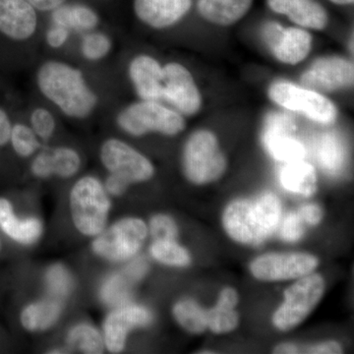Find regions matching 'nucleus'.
<instances>
[{
  "instance_id": "43",
  "label": "nucleus",
  "mask_w": 354,
  "mask_h": 354,
  "mask_svg": "<svg viewBox=\"0 0 354 354\" xmlns=\"http://www.w3.org/2000/svg\"><path fill=\"white\" fill-rule=\"evenodd\" d=\"M11 128L12 125L8 115L0 109V147L6 146L10 141Z\"/></svg>"
},
{
  "instance_id": "16",
  "label": "nucleus",
  "mask_w": 354,
  "mask_h": 354,
  "mask_svg": "<svg viewBox=\"0 0 354 354\" xmlns=\"http://www.w3.org/2000/svg\"><path fill=\"white\" fill-rule=\"evenodd\" d=\"M192 0H134L137 17L153 29H165L176 24L192 8Z\"/></svg>"
},
{
  "instance_id": "45",
  "label": "nucleus",
  "mask_w": 354,
  "mask_h": 354,
  "mask_svg": "<svg viewBox=\"0 0 354 354\" xmlns=\"http://www.w3.org/2000/svg\"><path fill=\"white\" fill-rule=\"evenodd\" d=\"M26 1L29 2L36 10L53 11L65 3L66 0H26Z\"/></svg>"
},
{
  "instance_id": "21",
  "label": "nucleus",
  "mask_w": 354,
  "mask_h": 354,
  "mask_svg": "<svg viewBox=\"0 0 354 354\" xmlns=\"http://www.w3.org/2000/svg\"><path fill=\"white\" fill-rule=\"evenodd\" d=\"M312 48V37L300 28H283L271 50L279 62L295 65L304 60Z\"/></svg>"
},
{
  "instance_id": "11",
  "label": "nucleus",
  "mask_w": 354,
  "mask_h": 354,
  "mask_svg": "<svg viewBox=\"0 0 354 354\" xmlns=\"http://www.w3.org/2000/svg\"><path fill=\"white\" fill-rule=\"evenodd\" d=\"M162 99L184 115H193L201 109V94L194 78L183 65L176 62L162 67Z\"/></svg>"
},
{
  "instance_id": "15",
  "label": "nucleus",
  "mask_w": 354,
  "mask_h": 354,
  "mask_svg": "<svg viewBox=\"0 0 354 354\" xmlns=\"http://www.w3.org/2000/svg\"><path fill=\"white\" fill-rule=\"evenodd\" d=\"M37 10L26 0H0V32L15 41H25L35 34Z\"/></svg>"
},
{
  "instance_id": "5",
  "label": "nucleus",
  "mask_w": 354,
  "mask_h": 354,
  "mask_svg": "<svg viewBox=\"0 0 354 354\" xmlns=\"http://www.w3.org/2000/svg\"><path fill=\"white\" fill-rule=\"evenodd\" d=\"M118 124L132 136H142L150 132L174 136L185 128V121L180 113L152 101L136 102L123 109L118 114Z\"/></svg>"
},
{
  "instance_id": "48",
  "label": "nucleus",
  "mask_w": 354,
  "mask_h": 354,
  "mask_svg": "<svg viewBox=\"0 0 354 354\" xmlns=\"http://www.w3.org/2000/svg\"><path fill=\"white\" fill-rule=\"evenodd\" d=\"M0 248H1V243H0Z\"/></svg>"
},
{
  "instance_id": "2",
  "label": "nucleus",
  "mask_w": 354,
  "mask_h": 354,
  "mask_svg": "<svg viewBox=\"0 0 354 354\" xmlns=\"http://www.w3.org/2000/svg\"><path fill=\"white\" fill-rule=\"evenodd\" d=\"M37 79L44 97L70 118H87L97 106V95L88 88L82 72L69 64L46 62Z\"/></svg>"
},
{
  "instance_id": "46",
  "label": "nucleus",
  "mask_w": 354,
  "mask_h": 354,
  "mask_svg": "<svg viewBox=\"0 0 354 354\" xmlns=\"http://www.w3.org/2000/svg\"><path fill=\"white\" fill-rule=\"evenodd\" d=\"M299 353L298 351V348L295 344H290V342H288V344H279L276 348H274V353Z\"/></svg>"
},
{
  "instance_id": "32",
  "label": "nucleus",
  "mask_w": 354,
  "mask_h": 354,
  "mask_svg": "<svg viewBox=\"0 0 354 354\" xmlns=\"http://www.w3.org/2000/svg\"><path fill=\"white\" fill-rule=\"evenodd\" d=\"M10 141L14 151L21 157H30L39 148L36 133L32 128L20 123L11 128Z\"/></svg>"
},
{
  "instance_id": "38",
  "label": "nucleus",
  "mask_w": 354,
  "mask_h": 354,
  "mask_svg": "<svg viewBox=\"0 0 354 354\" xmlns=\"http://www.w3.org/2000/svg\"><path fill=\"white\" fill-rule=\"evenodd\" d=\"M32 172L34 176L46 178L53 176L50 167V151H44L35 158L32 164Z\"/></svg>"
},
{
  "instance_id": "19",
  "label": "nucleus",
  "mask_w": 354,
  "mask_h": 354,
  "mask_svg": "<svg viewBox=\"0 0 354 354\" xmlns=\"http://www.w3.org/2000/svg\"><path fill=\"white\" fill-rule=\"evenodd\" d=\"M0 230L14 241L32 244L41 236L43 227L38 218H18L11 203L0 198Z\"/></svg>"
},
{
  "instance_id": "20",
  "label": "nucleus",
  "mask_w": 354,
  "mask_h": 354,
  "mask_svg": "<svg viewBox=\"0 0 354 354\" xmlns=\"http://www.w3.org/2000/svg\"><path fill=\"white\" fill-rule=\"evenodd\" d=\"M254 0H197V10L212 24L230 26L250 10Z\"/></svg>"
},
{
  "instance_id": "30",
  "label": "nucleus",
  "mask_w": 354,
  "mask_h": 354,
  "mask_svg": "<svg viewBox=\"0 0 354 354\" xmlns=\"http://www.w3.org/2000/svg\"><path fill=\"white\" fill-rule=\"evenodd\" d=\"M51 172L55 176L68 178L80 169L81 160L73 149L60 147L50 151Z\"/></svg>"
},
{
  "instance_id": "47",
  "label": "nucleus",
  "mask_w": 354,
  "mask_h": 354,
  "mask_svg": "<svg viewBox=\"0 0 354 354\" xmlns=\"http://www.w3.org/2000/svg\"><path fill=\"white\" fill-rule=\"evenodd\" d=\"M333 4L339 6H353L354 0H329Z\"/></svg>"
},
{
  "instance_id": "7",
  "label": "nucleus",
  "mask_w": 354,
  "mask_h": 354,
  "mask_svg": "<svg viewBox=\"0 0 354 354\" xmlns=\"http://www.w3.org/2000/svg\"><path fill=\"white\" fill-rule=\"evenodd\" d=\"M148 228L140 218L118 221L104 232L97 234L93 250L104 259L120 262L136 255L146 241Z\"/></svg>"
},
{
  "instance_id": "1",
  "label": "nucleus",
  "mask_w": 354,
  "mask_h": 354,
  "mask_svg": "<svg viewBox=\"0 0 354 354\" xmlns=\"http://www.w3.org/2000/svg\"><path fill=\"white\" fill-rule=\"evenodd\" d=\"M281 216V201L272 193L230 203L223 213L225 232L239 243L259 245L274 234Z\"/></svg>"
},
{
  "instance_id": "29",
  "label": "nucleus",
  "mask_w": 354,
  "mask_h": 354,
  "mask_svg": "<svg viewBox=\"0 0 354 354\" xmlns=\"http://www.w3.org/2000/svg\"><path fill=\"white\" fill-rule=\"evenodd\" d=\"M151 254L158 262L174 267H185L191 261L188 251L174 241H156Z\"/></svg>"
},
{
  "instance_id": "27",
  "label": "nucleus",
  "mask_w": 354,
  "mask_h": 354,
  "mask_svg": "<svg viewBox=\"0 0 354 354\" xmlns=\"http://www.w3.org/2000/svg\"><path fill=\"white\" fill-rule=\"evenodd\" d=\"M67 344L84 353H102L104 351V339L99 330L85 323L70 330Z\"/></svg>"
},
{
  "instance_id": "9",
  "label": "nucleus",
  "mask_w": 354,
  "mask_h": 354,
  "mask_svg": "<svg viewBox=\"0 0 354 354\" xmlns=\"http://www.w3.org/2000/svg\"><path fill=\"white\" fill-rule=\"evenodd\" d=\"M102 164L114 176L128 183H142L153 176L152 162L131 146L118 139H109L102 147Z\"/></svg>"
},
{
  "instance_id": "22",
  "label": "nucleus",
  "mask_w": 354,
  "mask_h": 354,
  "mask_svg": "<svg viewBox=\"0 0 354 354\" xmlns=\"http://www.w3.org/2000/svg\"><path fill=\"white\" fill-rule=\"evenodd\" d=\"M239 304V295L232 288L221 290L218 304L214 308L206 310L207 325L215 334H225L234 330L239 323L234 308Z\"/></svg>"
},
{
  "instance_id": "42",
  "label": "nucleus",
  "mask_w": 354,
  "mask_h": 354,
  "mask_svg": "<svg viewBox=\"0 0 354 354\" xmlns=\"http://www.w3.org/2000/svg\"><path fill=\"white\" fill-rule=\"evenodd\" d=\"M307 353L316 354H337L342 353V348L339 342L330 341L310 346V348L307 349Z\"/></svg>"
},
{
  "instance_id": "39",
  "label": "nucleus",
  "mask_w": 354,
  "mask_h": 354,
  "mask_svg": "<svg viewBox=\"0 0 354 354\" xmlns=\"http://www.w3.org/2000/svg\"><path fill=\"white\" fill-rule=\"evenodd\" d=\"M69 38V30L62 26L53 25L46 32V43L53 48H62Z\"/></svg>"
},
{
  "instance_id": "33",
  "label": "nucleus",
  "mask_w": 354,
  "mask_h": 354,
  "mask_svg": "<svg viewBox=\"0 0 354 354\" xmlns=\"http://www.w3.org/2000/svg\"><path fill=\"white\" fill-rule=\"evenodd\" d=\"M111 48V41L102 32H88L83 38L81 51L83 57L91 62H97L108 55Z\"/></svg>"
},
{
  "instance_id": "41",
  "label": "nucleus",
  "mask_w": 354,
  "mask_h": 354,
  "mask_svg": "<svg viewBox=\"0 0 354 354\" xmlns=\"http://www.w3.org/2000/svg\"><path fill=\"white\" fill-rule=\"evenodd\" d=\"M129 183H127L124 179L114 174H111V176L106 179V191L109 194L113 195V196H120L123 194L125 190L127 189Z\"/></svg>"
},
{
  "instance_id": "35",
  "label": "nucleus",
  "mask_w": 354,
  "mask_h": 354,
  "mask_svg": "<svg viewBox=\"0 0 354 354\" xmlns=\"http://www.w3.org/2000/svg\"><path fill=\"white\" fill-rule=\"evenodd\" d=\"M32 131L41 140H48L55 130V120L48 109L39 108L35 109L31 114Z\"/></svg>"
},
{
  "instance_id": "6",
  "label": "nucleus",
  "mask_w": 354,
  "mask_h": 354,
  "mask_svg": "<svg viewBox=\"0 0 354 354\" xmlns=\"http://www.w3.org/2000/svg\"><path fill=\"white\" fill-rule=\"evenodd\" d=\"M325 281L320 274H307L285 291V301L272 317V323L281 330H290L304 322L320 301Z\"/></svg>"
},
{
  "instance_id": "25",
  "label": "nucleus",
  "mask_w": 354,
  "mask_h": 354,
  "mask_svg": "<svg viewBox=\"0 0 354 354\" xmlns=\"http://www.w3.org/2000/svg\"><path fill=\"white\" fill-rule=\"evenodd\" d=\"M62 305L59 299L50 298L28 305L21 313V323L26 330L39 332L48 329L62 313Z\"/></svg>"
},
{
  "instance_id": "44",
  "label": "nucleus",
  "mask_w": 354,
  "mask_h": 354,
  "mask_svg": "<svg viewBox=\"0 0 354 354\" xmlns=\"http://www.w3.org/2000/svg\"><path fill=\"white\" fill-rule=\"evenodd\" d=\"M123 272H124L130 279H132L133 281H138L147 272V263L143 260L133 261L131 264L127 266V269Z\"/></svg>"
},
{
  "instance_id": "17",
  "label": "nucleus",
  "mask_w": 354,
  "mask_h": 354,
  "mask_svg": "<svg viewBox=\"0 0 354 354\" xmlns=\"http://www.w3.org/2000/svg\"><path fill=\"white\" fill-rule=\"evenodd\" d=\"M267 4L272 12L286 16L300 27L317 31L327 27V11L317 0H267Z\"/></svg>"
},
{
  "instance_id": "23",
  "label": "nucleus",
  "mask_w": 354,
  "mask_h": 354,
  "mask_svg": "<svg viewBox=\"0 0 354 354\" xmlns=\"http://www.w3.org/2000/svg\"><path fill=\"white\" fill-rule=\"evenodd\" d=\"M51 20L53 25L77 32L92 31L99 24L97 14L83 4L64 3L51 11Z\"/></svg>"
},
{
  "instance_id": "26",
  "label": "nucleus",
  "mask_w": 354,
  "mask_h": 354,
  "mask_svg": "<svg viewBox=\"0 0 354 354\" xmlns=\"http://www.w3.org/2000/svg\"><path fill=\"white\" fill-rule=\"evenodd\" d=\"M174 315L177 322L192 334H202L208 329L206 310L194 300L183 299L177 302L174 307Z\"/></svg>"
},
{
  "instance_id": "24",
  "label": "nucleus",
  "mask_w": 354,
  "mask_h": 354,
  "mask_svg": "<svg viewBox=\"0 0 354 354\" xmlns=\"http://www.w3.org/2000/svg\"><path fill=\"white\" fill-rule=\"evenodd\" d=\"M279 179L286 190L302 196L311 197L317 190L315 169L304 160L286 162Z\"/></svg>"
},
{
  "instance_id": "28",
  "label": "nucleus",
  "mask_w": 354,
  "mask_h": 354,
  "mask_svg": "<svg viewBox=\"0 0 354 354\" xmlns=\"http://www.w3.org/2000/svg\"><path fill=\"white\" fill-rule=\"evenodd\" d=\"M132 279L125 274H114L106 279L102 286L101 297L104 304L118 307L127 304L131 297Z\"/></svg>"
},
{
  "instance_id": "31",
  "label": "nucleus",
  "mask_w": 354,
  "mask_h": 354,
  "mask_svg": "<svg viewBox=\"0 0 354 354\" xmlns=\"http://www.w3.org/2000/svg\"><path fill=\"white\" fill-rule=\"evenodd\" d=\"M319 160L326 171H339L344 162V148L333 135H326L319 147Z\"/></svg>"
},
{
  "instance_id": "34",
  "label": "nucleus",
  "mask_w": 354,
  "mask_h": 354,
  "mask_svg": "<svg viewBox=\"0 0 354 354\" xmlns=\"http://www.w3.org/2000/svg\"><path fill=\"white\" fill-rule=\"evenodd\" d=\"M46 281L51 297L57 299L67 297L73 286L71 276L62 265L53 266L46 272Z\"/></svg>"
},
{
  "instance_id": "36",
  "label": "nucleus",
  "mask_w": 354,
  "mask_h": 354,
  "mask_svg": "<svg viewBox=\"0 0 354 354\" xmlns=\"http://www.w3.org/2000/svg\"><path fill=\"white\" fill-rule=\"evenodd\" d=\"M151 234L156 241H174L178 230L174 218L167 215H156L150 223Z\"/></svg>"
},
{
  "instance_id": "18",
  "label": "nucleus",
  "mask_w": 354,
  "mask_h": 354,
  "mask_svg": "<svg viewBox=\"0 0 354 354\" xmlns=\"http://www.w3.org/2000/svg\"><path fill=\"white\" fill-rule=\"evenodd\" d=\"M130 80L142 101L162 99V67L149 55H138L130 62Z\"/></svg>"
},
{
  "instance_id": "4",
  "label": "nucleus",
  "mask_w": 354,
  "mask_h": 354,
  "mask_svg": "<svg viewBox=\"0 0 354 354\" xmlns=\"http://www.w3.org/2000/svg\"><path fill=\"white\" fill-rule=\"evenodd\" d=\"M227 169V160L213 133L200 130L191 135L184 148L183 169L188 180L206 184L218 180Z\"/></svg>"
},
{
  "instance_id": "37",
  "label": "nucleus",
  "mask_w": 354,
  "mask_h": 354,
  "mask_svg": "<svg viewBox=\"0 0 354 354\" xmlns=\"http://www.w3.org/2000/svg\"><path fill=\"white\" fill-rule=\"evenodd\" d=\"M304 221L298 213H290L286 216L281 227V236L286 241L295 242L301 239L304 232Z\"/></svg>"
},
{
  "instance_id": "40",
  "label": "nucleus",
  "mask_w": 354,
  "mask_h": 354,
  "mask_svg": "<svg viewBox=\"0 0 354 354\" xmlns=\"http://www.w3.org/2000/svg\"><path fill=\"white\" fill-rule=\"evenodd\" d=\"M302 220L311 225H316L320 223L323 218V211L318 205L309 204L300 208L298 212Z\"/></svg>"
},
{
  "instance_id": "8",
  "label": "nucleus",
  "mask_w": 354,
  "mask_h": 354,
  "mask_svg": "<svg viewBox=\"0 0 354 354\" xmlns=\"http://www.w3.org/2000/svg\"><path fill=\"white\" fill-rule=\"evenodd\" d=\"M269 97L279 106L305 114L316 122L330 124L337 120V111L334 102L311 88L277 82L270 87Z\"/></svg>"
},
{
  "instance_id": "12",
  "label": "nucleus",
  "mask_w": 354,
  "mask_h": 354,
  "mask_svg": "<svg viewBox=\"0 0 354 354\" xmlns=\"http://www.w3.org/2000/svg\"><path fill=\"white\" fill-rule=\"evenodd\" d=\"M353 62L339 57H326L316 60L301 75L305 88L316 92H335L353 86Z\"/></svg>"
},
{
  "instance_id": "14",
  "label": "nucleus",
  "mask_w": 354,
  "mask_h": 354,
  "mask_svg": "<svg viewBox=\"0 0 354 354\" xmlns=\"http://www.w3.org/2000/svg\"><path fill=\"white\" fill-rule=\"evenodd\" d=\"M291 121L281 115H271L266 124L263 142L272 157L281 162L302 160L305 157L304 145L290 136Z\"/></svg>"
},
{
  "instance_id": "10",
  "label": "nucleus",
  "mask_w": 354,
  "mask_h": 354,
  "mask_svg": "<svg viewBox=\"0 0 354 354\" xmlns=\"http://www.w3.org/2000/svg\"><path fill=\"white\" fill-rule=\"evenodd\" d=\"M318 264V259L310 254L270 253L256 258L250 271L260 281H286L311 274Z\"/></svg>"
},
{
  "instance_id": "3",
  "label": "nucleus",
  "mask_w": 354,
  "mask_h": 354,
  "mask_svg": "<svg viewBox=\"0 0 354 354\" xmlns=\"http://www.w3.org/2000/svg\"><path fill=\"white\" fill-rule=\"evenodd\" d=\"M111 209L106 191L99 179L84 176L70 193V211L77 230L87 236L101 234Z\"/></svg>"
},
{
  "instance_id": "13",
  "label": "nucleus",
  "mask_w": 354,
  "mask_h": 354,
  "mask_svg": "<svg viewBox=\"0 0 354 354\" xmlns=\"http://www.w3.org/2000/svg\"><path fill=\"white\" fill-rule=\"evenodd\" d=\"M153 316L145 307L136 304H123L116 307L104 321V339L111 353L123 351L128 333L135 328L145 327L152 322Z\"/></svg>"
}]
</instances>
